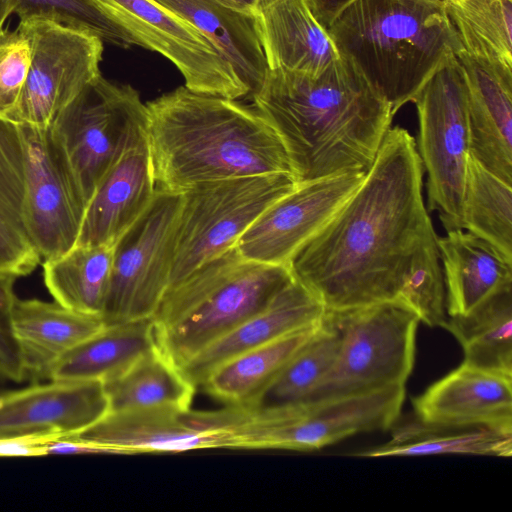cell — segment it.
Returning a JSON list of instances; mask_svg holds the SVG:
<instances>
[{
    "mask_svg": "<svg viewBox=\"0 0 512 512\" xmlns=\"http://www.w3.org/2000/svg\"><path fill=\"white\" fill-rule=\"evenodd\" d=\"M423 172L414 138L390 127L358 188L291 259L293 277L324 310L398 302L414 255L436 235Z\"/></svg>",
    "mask_w": 512,
    "mask_h": 512,
    "instance_id": "6da1fadb",
    "label": "cell"
},
{
    "mask_svg": "<svg viewBox=\"0 0 512 512\" xmlns=\"http://www.w3.org/2000/svg\"><path fill=\"white\" fill-rule=\"evenodd\" d=\"M251 97L280 138L297 184L366 173L394 117L389 103L342 56L317 75L269 69Z\"/></svg>",
    "mask_w": 512,
    "mask_h": 512,
    "instance_id": "7a4b0ae2",
    "label": "cell"
},
{
    "mask_svg": "<svg viewBox=\"0 0 512 512\" xmlns=\"http://www.w3.org/2000/svg\"><path fill=\"white\" fill-rule=\"evenodd\" d=\"M145 105L156 189L184 193L207 182L291 174L280 138L254 107L186 86Z\"/></svg>",
    "mask_w": 512,
    "mask_h": 512,
    "instance_id": "3957f363",
    "label": "cell"
},
{
    "mask_svg": "<svg viewBox=\"0 0 512 512\" xmlns=\"http://www.w3.org/2000/svg\"><path fill=\"white\" fill-rule=\"evenodd\" d=\"M327 33L394 115L462 49L443 0H356Z\"/></svg>",
    "mask_w": 512,
    "mask_h": 512,
    "instance_id": "277c9868",
    "label": "cell"
},
{
    "mask_svg": "<svg viewBox=\"0 0 512 512\" xmlns=\"http://www.w3.org/2000/svg\"><path fill=\"white\" fill-rule=\"evenodd\" d=\"M293 279L288 265L251 261L228 249L166 290L152 318L158 348L180 367Z\"/></svg>",
    "mask_w": 512,
    "mask_h": 512,
    "instance_id": "5b68a950",
    "label": "cell"
},
{
    "mask_svg": "<svg viewBox=\"0 0 512 512\" xmlns=\"http://www.w3.org/2000/svg\"><path fill=\"white\" fill-rule=\"evenodd\" d=\"M331 312L342 332L341 345L332 366L302 405L405 386L415 362L420 322L416 314L398 302Z\"/></svg>",
    "mask_w": 512,
    "mask_h": 512,
    "instance_id": "8992f818",
    "label": "cell"
},
{
    "mask_svg": "<svg viewBox=\"0 0 512 512\" xmlns=\"http://www.w3.org/2000/svg\"><path fill=\"white\" fill-rule=\"evenodd\" d=\"M415 103L417 151L427 174V207L437 211L444 228L462 229V203L470 157L468 95L456 55L424 83Z\"/></svg>",
    "mask_w": 512,
    "mask_h": 512,
    "instance_id": "52a82bcc",
    "label": "cell"
},
{
    "mask_svg": "<svg viewBox=\"0 0 512 512\" xmlns=\"http://www.w3.org/2000/svg\"><path fill=\"white\" fill-rule=\"evenodd\" d=\"M405 386L339 400L252 412L239 406L232 448L314 451L350 436L390 429L400 417Z\"/></svg>",
    "mask_w": 512,
    "mask_h": 512,
    "instance_id": "ba28073f",
    "label": "cell"
},
{
    "mask_svg": "<svg viewBox=\"0 0 512 512\" xmlns=\"http://www.w3.org/2000/svg\"><path fill=\"white\" fill-rule=\"evenodd\" d=\"M296 185L289 173H271L202 183L182 193L169 287L234 247Z\"/></svg>",
    "mask_w": 512,
    "mask_h": 512,
    "instance_id": "9c48e42d",
    "label": "cell"
},
{
    "mask_svg": "<svg viewBox=\"0 0 512 512\" xmlns=\"http://www.w3.org/2000/svg\"><path fill=\"white\" fill-rule=\"evenodd\" d=\"M50 133L86 206L129 142L146 129V105L130 85L102 75L56 118Z\"/></svg>",
    "mask_w": 512,
    "mask_h": 512,
    "instance_id": "30bf717a",
    "label": "cell"
},
{
    "mask_svg": "<svg viewBox=\"0 0 512 512\" xmlns=\"http://www.w3.org/2000/svg\"><path fill=\"white\" fill-rule=\"evenodd\" d=\"M182 193L156 189L114 245L105 325L152 319L169 287Z\"/></svg>",
    "mask_w": 512,
    "mask_h": 512,
    "instance_id": "8fae6325",
    "label": "cell"
},
{
    "mask_svg": "<svg viewBox=\"0 0 512 512\" xmlns=\"http://www.w3.org/2000/svg\"><path fill=\"white\" fill-rule=\"evenodd\" d=\"M31 62L13 122L49 129L58 115L101 76L103 41L90 31L43 16L19 20Z\"/></svg>",
    "mask_w": 512,
    "mask_h": 512,
    "instance_id": "7c38bea8",
    "label": "cell"
},
{
    "mask_svg": "<svg viewBox=\"0 0 512 512\" xmlns=\"http://www.w3.org/2000/svg\"><path fill=\"white\" fill-rule=\"evenodd\" d=\"M87 1L133 35L139 46L170 60L188 89L234 100L250 96L211 42L155 0Z\"/></svg>",
    "mask_w": 512,
    "mask_h": 512,
    "instance_id": "4fadbf2b",
    "label": "cell"
},
{
    "mask_svg": "<svg viewBox=\"0 0 512 512\" xmlns=\"http://www.w3.org/2000/svg\"><path fill=\"white\" fill-rule=\"evenodd\" d=\"M25 160L24 220L40 260L69 252L78 241L86 204L50 129L20 125Z\"/></svg>",
    "mask_w": 512,
    "mask_h": 512,
    "instance_id": "5bb4252c",
    "label": "cell"
},
{
    "mask_svg": "<svg viewBox=\"0 0 512 512\" xmlns=\"http://www.w3.org/2000/svg\"><path fill=\"white\" fill-rule=\"evenodd\" d=\"M233 413L229 405L213 411L167 405L109 411L69 437L109 447L118 454L232 448L229 425Z\"/></svg>",
    "mask_w": 512,
    "mask_h": 512,
    "instance_id": "9a60e30c",
    "label": "cell"
},
{
    "mask_svg": "<svg viewBox=\"0 0 512 512\" xmlns=\"http://www.w3.org/2000/svg\"><path fill=\"white\" fill-rule=\"evenodd\" d=\"M366 173L351 172L297 184L250 225L235 244L246 259L288 265L336 214Z\"/></svg>",
    "mask_w": 512,
    "mask_h": 512,
    "instance_id": "2e32d148",
    "label": "cell"
},
{
    "mask_svg": "<svg viewBox=\"0 0 512 512\" xmlns=\"http://www.w3.org/2000/svg\"><path fill=\"white\" fill-rule=\"evenodd\" d=\"M109 410L101 381L34 383L0 393V437H69L98 422Z\"/></svg>",
    "mask_w": 512,
    "mask_h": 512,
    "instance_id": "e0dca14e",
    "label": "cell"
},
{
    "mask_svg": "<svg viewBox=\"0 0 512 512\" xmlns=\"http://www.w3.org/2000/svg\"><path fill=\"white\" fill-rule=\"evenodd\" d=\"M468 95L470 156L512 186V67L460 50Z\"/></svg>",
    "mask_w": 512,
    "mask_h": 512,
    "instance_id": "ac0fdd59",
    "label": "cell"
},
{
    "mask_svg": "<svg viewBox=\"0 0 512 512\" xmlns=\"http://www.w3.org/2000/svg\"><path fill=\"white\" fill-rule=\"evenodd\" d=\"M412 405L427 423L512 434V376L464 362L412 398Z\"/></svg>",
    "mask_w": 512,
    "mask_h": 512,
    "instance_id": "d6986e66",
    "label": "cell"
},
{
    "mask_svg": "<svg viewBox=\"0 0 512 512\" xmlns=\"http://www.w3.org/2000/svg\"><path fill=\"white\" fill-rule=\"evenodd\" d=\"M155 193L145 129L129 142L97 185L76 245H115Z\"/></svg>",
    "mask_w": 512,
    "mask_h": 512,
    "instance_id": "ffe728a7",
    "label": "cell"
},
{
    "mask_svg": "<svg viewBox=\"0 0 512 512\" xmlns=\"http://www.w3.org/2000/svg\"><path fill=\"white\" fill-rule=\"evenodd\" d=\"M324 307L295 278L261 310L199 351L179 368L196 387L219 365L248 350L319 322Z\"/></svg>",
    "mask_w": 512,
    "mask_h": 512,
    "instance_id": "44dd1931",
    "label": "cell"
},
{
    "mask_svg": "<svg viewBox=\"0 0 512 512\" xmlns=\"http://www.w3.org/2000/svg\"><path fill=\"white\" fill-rule=\"evenodd\" d=\"M12 328L18 343L25 380H50L52 368L69 350L99 332L101 316L68 309L38 299H15Z\"/></svg>",
    "mask_w": 512,
    "mask_h": 512,
    "instance_id": "7402d4cb",
    "label": "cell"
},
{
    "mask_svg": "<svg viewBox=\"0 0 512 512\" xmlns=\"http://www.w3.org/2000/svg\"><path fill=\"white\" fill-rule=\"evenodd\" d=\"M448 316L463 315L502 288L512 286V258L463 229L436 239Z\"/></svg>",
    "mask_w": 512,
    "mask_h": 512,
    "instance_id": "603a6c76",
    "label": "cell"
},
{
    "mask_svg": "<svg viewBox=\"0 0 512 512\" xmlns=\"http://www.w3.org/2000/svg\"><path fill=\"white\" fill-rule=\"evenodd\" d=\"M255 19L269 69L317 75L340 57L304 0H275Z\"/></svg>",
    "mask_w": 512,
    "mask_h": 512,
    "instance_id": "cb8c5ba5",
    "label": "cell"
},
{
    "mask_svg": "<svg viewBox=\"0 0 512 512\" xmlns=\"http://www.w3.org/2000/svg\"><path fill=\"white\" fill-rule=\"evenodd\" d=\"M197 29L232 66L250 96L269 68L257 31L255 15L216 0H155Z\"/></svg>",
    "mask_w": 512,
    "mask_h": 512,
    "instance_id": "d4e9b609",
    "label": "cell"
},
{
    "mask_svg": "<svg viewBox=\"0 0 512 512\" xmlns=\"http://www.w3.org/2000/svg\"><path fill=\"white\" fill-rule=\"evenodd\" d=\"M25 160L20 125L0 118V271L22 277L41 262L24 220Z\"/></svg>",
    "mask_w": 512,
    "mask_h": 512,
    "instance_id": "484cf974",
    "label": "cell"
},
{
    "mask_svg": "<svg viewBox=\"0 0 512 512\" xmlns=\"http://www.w3.org/2000/svg\"><path fill=\"white\" fill-rule=\"evenodd\" d=\"M157 347L152 319L105 325L54 365L50 380L106 382Z\"/></svg>",
    "mask_w": 512,
    "mask_h": 512,
    "instance_id": "4316f807",
    "label": "cell"
},
{
    "mask_svg": "<svg viewBox=\"0 0 512 512\" xmlns=\"http://www.w3.org/2000/svg\"><path fill=\"white\" fill-rule=\"evenodd\" d=\"M384 444L356 453L361 457L470 454L511 457L512 434L486 427H458L424 422L413 417L391 426Z\"/></svg>",
    "mask_w": 512,
    "mask_h": 512,
    "instance_id": "83f0119b",
    "label": "cell"
},
{
    "mask_svg": "<svg viewBox=\"0 0 512 512\" xmlns=\"http://www.w3.org/2000/svg\"><path fill=\"white\" fill-rule=\"evenodd\" d=\"M320 321L227 360L207 376L201 387L226 405L248 406L313 336Z\"/></svg>",
    "mask_w": 512,
    "mask_h": 512,
    "instance_id": "f1b7e54d",
    "label": "cell"
},
{
    "mask_svg": "<svg viewBox=\"0 0 512 512\" xmlns=\"http://www.w3.org/2000/svg\"><path fill=\"white\" fill-rule=\"evenodd\" d=\"M444 329L460 343L464 363L512 376V286L466 314L448 316Z\"/></svg>",
    "mask_w": 512,
    "mask_h": 512,
    "instance_id": "f546056e",
    "label": "cell"
},
{
    "mask_svg": "<svg viewBox=\"0 0 512 512\" xmlns=\"http://www.w3.org/2000/svg\"><path fill=\"white\" fill-rule=\"evenodd\" d=\"M341 341L342 332L334 314L324 310L313 336L244 407L252 412H266L302 405L332 366Z\"/></svg>",
    "mask_w": 512,
    "mask_h": 512,
    "instance_id": "4dcf8cb0",
    "label": "cell"
},
{
    "mask_svg": "<svg viewBox=\"0 0 512 512\" xmlns=\"http://www.w3.org/2000/svg\"><path fill=\"white\" fill-rule=\"evenodd\" d=\"M114 245H76L43 262L44 283L54 301L102 317L113 266Z\"/></svg>",
    "mask_w": 512,
    "mask_h": 512,
    "instance_id": "1f68e13d",
    "label": "cell"
},
{
    "mask_svg": "<svg viewBox=\"0 0 512 512\" xmlns=\"http://www.w3.org/2000/svg\"><path fill=\"white\" fill-rule=\"evenodd\" d=\"M103 384L109 411L159 405L190 408L197 389L158 346Z\"/></svg>",
    "mask_w": 512,
    "mask_h": 512,
    "instance_id": "d6a6232c",
    "label": "cell"
},
{
    "mask_svg": "<svg viewBox=\"0 0 512 512\" xmlns=\"http://www.w3.org/2000/svg\"><path fill=\"white\" fill-rule=\"evenodd\" d=\"M462 229L486 239L512 258V186L471 156L462 203Z\"/></svg>",
    "mask_w": 512,
    "mask_h": 512,
    "instance_id": "836d02e7",
    "label": "cell"
},
{
    "mask_svg": "<svg viewBox=\"0 0 512 512\" xmlns=\"http://www.w3.org/2000/svg\"><path fill=\"white\" fill-rule=\"evenodd\" d=\"M462 50L512 67V0H443Z\"/></svg>",
    "mask_w": 512,
    "mask_h": 512,
    "instance_id": "e575fe53",
    "label": "cell"
},
{
    "mask_svg": "<svg viewBox=\"0 0 512 512\" xmlns=\"http://www.w3.org/2000/svg\"><path fill=\"white\" fill-rule=\"evenodd\" d=\"M436 239L437 235L429 238L414 255L397 300L420 322L444 328L448 319L446 291Z\"/></svg>",
    "mask_w": 512,
    "mask_h": 512,
    "instance_id": "d590c367",
    "label": "cell"
},
{
    "mask_svg": "<svg viewBox=\"0 0 512 512\" xmlns=\"http://www.w3.org/2000/svg\"><path fill=\"white\" fill-rule=\"evenodd\" d=\"M14 14L19 20L31 16L48 17L62 24L90 31L103 42L121 48L138 45L133 35L87 0H15Z\"/></svg>",
    "mask_w": 512,
    "mask_h": 512,
    "instance_id": "8d00e7d4",
    "label": "cell"
},
{
    "mask_svg": "<svg viewBox=\"0 0 512 512\" xmlns=\"http://www.w3.org/2000/svg\"><path fill=\"white\" fill-rule=\"evenodd\" d=\"M31 62L28 38L17 27L0 34V118L13 122ZM15 123V122H14Z\"/></svg>",
    "mask_w": 512,
    "mask_h": 512,
    "instance_id": "74e56055",
    "label": "cell"
},
{
    "mask_svg": "<svg viewBox=\"0 0 512 512\" xmlns=\"http://www.w3.org/2000/svg\"><path fill=\"white\" fill-rule=\"evenodd\" d=\"M17 278L14 274L0 271V381L20 383L25 381V373L11 320L17 298L14 292Z\"/></svg>",
    "mask_w": 512,
    "mask_h": 512,
    "instance_id": "f35d334b",
    "label": "cell"
},
{
    "mask_svg": "<svg viewBox=\"0 0 512 512\" xmlns=\"http://www.w3.org/2000/svg\"><path fill=\"white\" fill-rule=\"evenodd\" d=\"M56 438L37 436L0 437V457L46 456L47 443Z\"/></svg>",
    "mask_w": 512,
    "mask_h": 512,
    "instance_id": "ab89813d",
    "label": "cell"
},
{
    "mask_svg": "<svg viewBox=\"0 0 512 512\" xmlns=\"http://www.w3.org/2000/svg\"><path fill=\"white\" fill-rule=\"evenodd\" d=\"M47 454H118L114 449L78 440L73 437L56 438L47 443Z\"/></svg>",
    "mask_w": 512,
    "mask_h": 512,
    "instance_id": "60d3db41",
    "label": "cell"
},
{
    "mask_svg": "<svg viewBox=\"0 0 512 512\" xmlns=\"http://www.w3.org/2000/svg\"><path fill=\"white\" fill-rule=\"evenodd\" d=\"M356 0H304L308 9L326 31L336 18Z\"/></svg>",
    "mask_w": 512,
    "mask_h": 512,
    "instance_id": "b9f144b4",
    "label": "cell"
},
{
    "mask_svg": "<svg viewBox=\"0 0 512 512\" xmlns=\"http://www.w3.org/2000/svg\"><path fill=\"white\" fill-rule=\"evenodd\" d=\"M222 5L233 10L255 15L259 10L274 2L275 0H216Z\"/></svg>",
    "mask_w": 512,
    "mask_h": 512,
    "instance_id": "7bdbcfd3",
    "label": "cell"
},
{
    "mask_svg": "<svg viewBox=\"0 0 512 512\" xmlns=\"http://www.w3.org/2000/svg\"><path fill=\"white\" fill-rule=\"evenodd\" d=\"M15 0H0V34L3 32L7 19L14 14Z\"/></svg>",
    "mask_w": 512,
    "mask_h": 512,
    "instance_id": "ee69618b",
    "label": "cell"
}]
</instances>
